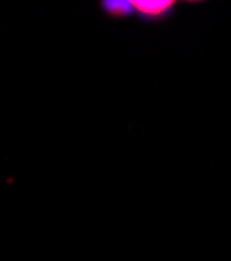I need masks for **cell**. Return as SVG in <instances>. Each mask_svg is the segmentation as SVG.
<instances>
[{
	"label": "cell",
	"mask_w": 231,
	"mask_h": 261,
	"mask_svg": "<svg viewBox=\"0 0 231 261\" xmlns=\"http://www.w3.org/2000/svg\"><path fill=\"white\" fill-rule=\"evenodd\" d=\"M175 9V3L171 0H134V15H138L142 21L158 23L164 21Z\"/></svg>",
	"instance_id": "6da1fadb"
},
{
	"label": "cell",
	"mask_w": 231,
	"mask_h": 261,
	"mask_svg": "<svg viewBox=\"0 0 231 261\" xmlns=\"http://www.w3.org/2000/svg\"><path fill=\"white\" fill-rule=\"evenodd\" d=\"M100 7L104 13H109L111 17H117V19H125L134 15V0H109V3H102Z\"/></svg>",
	"instance_id": "7a4b0ae2"
}]
</instances>
